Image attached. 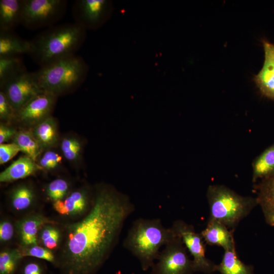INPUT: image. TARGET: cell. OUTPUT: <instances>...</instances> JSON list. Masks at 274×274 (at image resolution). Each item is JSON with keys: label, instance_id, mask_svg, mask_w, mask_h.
Segmentation results:
<instances>
[{"label": "cell", "instance_id": "10", "mask_svg": "<svg viewBox=\"0 0 274 274\" xmlns=\"http://www.w3.org/2000/svg\"><path fill=\"white\" fill-rule=\"evenodd\" d=\"M16 114L30 100L43 91L32 73L27 71L15 77L2 88Z\"/></svg>", "mask_w": 274, "mask_h": 274}, {"label": "cell", "instance_id": "8", "mask_svg": "<svg viewBox=\"0 0 274 274\" xmlns=\"http://www.w3.org/2000/svg\"><path fill=\"white\" fill-rule=\"evenodd\" d=\"M178 235L192 256L194 272L210 273L216 271L217 265L206 257L204 241L194 227L181 220L174 222L171 227Z\"/></svg>", "mask_w": 274, "mask_h": 274}, {"label": "cell", "instance_id": "24", "mask_svg": "<svg viewBox=\"0 0 274 274\" xmlns=\"http://www.w3.org/2000/svg\"><path fill=\"white\" fill-rule=\"evenodd\" d=\"M12 141L25 155L37 162L43 149L33 135L31 130H18Z\"/></svg>", "mask_w": 274, "mask_h": 274}, {"label": "cell", "instance_id": "6", "mask_svg": "<svg viewBox=\"0 0 274 274\" xmlns=\"http://www.w3.org/2000/svg\"><path fill=\"white\" fill-rule=\"evenodd\" d=\"M65 0H22L21 24L36 29L55 25L64 15Z\"/></svg>", "mask_w": 274, "mask_h": 274}, {"label": "cell", "instance_id": "5", "mask_svg": "<svg viewBox=\"0 0 274 274\" xmlns=\"http://www.w3.org/2000/svg\"><path fill=\"white\" fill-rule=\"evenodd\" d=\"M210 219L234 231L240 221L258 204L256 197L243 196L222 185H211L207 191Z\"/></svg>", "mask_w": 274, "mask_h": 274}, {"label": "cell", "instance_id": "21", "mask_svg": "<svg viewBox=\"0 0 274 274\" xmlns=\"http://www.w3.org/2000/svg\"><path fill=\"white\" fill-rule=\"evenodd\" d=\"M36 199L33 188L26 184H19L13 188L9 194L11 208L16 212H22L30 208Z\"/></svg>", "mask_w": 274, "mask_h": 274}, {"label": "cell", "instance_id": "23", "mask_svg": "<svg viewBox=\"0 0 274 274\" xmlns=\"http://www.w3.org/2000/svg\"><path fill=\"white\" fill-rule=\"evenodd\" d=\"M252 166L253 183L274 174V144L255 158Z\"/></svg>", "mask_w": 274, "mask_h": 274}, {"label": "cell", "instance_id": "26", "mask_svg": "<svg viewBox=\"0 0 274 274\" xmlns=\"http://www.w3.org/2000/svg\"><path fill=\"white\" fill-rule=\"evenodd\" d=\"M62 156L71 163H76L81 157L83 144L75 136L68 135L63 138L60 143Z\"/></svg>", "mask_w": 274, "mask_h": 274}, {"label": "cell", "instance_id": "2", "mask_svg": "<svg viewBox=\"0 0 274 274\" xmlns=\"http://www.w3.org/2000/svg\"><path fill=\"white\" fill-rule=\"evenodd\" d=\"M86 30L76 22L55 25L30 41L28 54L41 67L76 55L85 41Z\"/></svg>", "mask_w": 274, "mask_h": 274}, {"label": "cell", "instance_id": "33", "mask_svg": "<svg viewBox=\"0 0 274 274\" xmlns=\"http://www.w3.org/2000/svg\"><path fill=\"white\" fill-rule=\"evenodd\" d=\"M20 150L14 143L0 144V164L2 165L16 156Z\"/></svg>", "mask_w": 274, "mask_h": 274}, {"label": "cell", "instance_id": "3", "mask_svg": "<svg viewBox=\"0 0 274 274\" xmlns=\"http://www.w3.org/2000/svg\"><path fill=\"white\" fill-rule=\"evenodd\" d=\"M176 235L173 228L165 227L160 219L140 218L133 222L123 245L139 260L145 271L153 266L161 248Z\"/></svg>", "mask_w": 274, "mask_h": 274}, {"label": "cell", "instance_id": "25", "mask_svg": "<svg viewBox=\"0 0 274 274\" xmlns=\"http://www.w3.org/2000/svg\"><path fill=\"white\" fill-rule=\"evenodd\" d=\"M25 71L26 69L19 56L0 57V87Z\"/></svg>", "mask_w": 274, "mask_h": 274}, {"label": "cell", "instance_id": "9", "mask_svg": "<svg viewBox=\"0 0 274 274\" xmlns=\"http://www.w3.org/2000/svg\"><path fill=\"white\" fill-rule=\"evenodd\" d=\"M114 5L110 0H77L73 12L76 23L86 30L100 28L111 18Z\"/></svg>", "mask_w": 274, "mask_h": 274}, {"label": "cell", "instance_id": "15", "mask_svg": "<svg viewBox=\"0 0 274 274\" xmlns=\"http://www.w3.org/2000/svg\"><path fill=\"white\" fill-rule=\"evenodd\" d=\"M233 232L220 222L209 219L200 234L207 244L221 247L225 251L235 248Z\"/></svg>", "mask_w": 274, "mask_h": 274}, {"label": "cell", "instance_id": "19", "mask_svg": "<svg viewBox=\"0 0 274 274\" xmlns=\"http://www.w3.org/2000/svg\"><path fill=\"white\" fill-rule=\"evenodd\" d=\"M22 0L0 1V32L12 31L21 24Z\"/></svg>", "mask_w": 274, "mask_h": 274}, {"label": "cell", "instance_id": "1", "mask_svg": "<svg viewBox=\"0 0 274 274\" xmlns=\"http://www.w3.org/2000/svg\"><path fill=\"white\" fill-rule=\"evenodd\" d=\"M134 210L128 196L113 186H96L89 211L62 230L56 267L62 274H95L109 258Z\"/></svg>", "mask_w": 274, "mask_h": 274}, {"label": "cell", "instance_id": "22", "mask_svg": "<svg viewBox=\"0 0 274 274\" xmlns=\"http://www.w3.org/2000/svg\"><path fill=\"white\" fill-rule=\"evenodd\" d=\"M216 271L221 274H254L252 266L246 265L240 260L235 248L224 251Z\"/></svg>", "mask_w": 274, "mask_h": 274}, {"label": "cell", "instance_id": "32", "mask_svg": "<svg viewBox=\"0 0 274 274\" xmlns=\"http://www.w3.org/2000/svg\"><path fill=\"white\" fill-rule=\"evenodd\" d=\"M17 114L5 93L0 91V119L3 123L16 119Z\"/></svg>", "mask_w": 274, "mask_h": 274}, {"label": "cell", "instance_id": "16", "mask_svg": "<svg viewBox=\"0 0 274 274\" xmlns=\"http://www.w3.org/2000/svg\"><path fill=\"white\" fill-rule=\"evenodd\" d=\"M254 190L266 222L274 226V174L260 180L255 185Z\"/></svg>", "mask_w": 274, "mask_h": 274}, {"label": "cell", "instance_id": "27", "mask_svg": "<svg viewBox=\"0 0 274 274\" xmlns=\"http://www.w3.org/2000/svg\"><path fill=\"white\" fill-rule=\"evenodd\" d=\"M61 238L62 231L54 224L44 225L38 235L42 246L51 251L59 247Z\"/></svg>", "mask_w": 274, "mask_h": 274}, {"label": "cell", "instance_id": "13", "mask_svg": "<svg viewBox=\"0 0 274 274\" xmlns=\"http://www.w3.org/2000/svg\"><path fill=\"white\" fill-rule=\"evenodd\" d=\"M264 60L259 73L253 77L261 94L274 100V44L267 40H261Z\"/></svg>", "mask_w": 274, "mask_h": 274}, {"label": "cell", "instance_id": "34", "mask_svg": "<svg viewBox=\"0 0 274 274\" xmlns=\"http://www.w3.org/2000/svg\"><path fill=\"white\" fill-rule=\"evenodd\" d=\"M46 267L37 260H28L23 263L20 267V274H46Z\"/></svg>", "mask_w": 274, "mask_h": 274}, {"label": "cell", "instance_id": "11", "mask_svg": "<svg viewBox=\"0 0 274 274\" xmlns=\"http://www.w3.org/2000/svg\"><path fill=\"white\" fill-rule=\"evenodd\" d=\"M94 193L88 186L81 187L71 191L63 199L53 202V208L61 216L80 218L90 210Z\"/></svg>", "mask_w": 274, "mask_h": 274}, {"label": "cell", "instance_id": "7", "mask_svg": "<svg viewBox=\"0 0 274 274\" xmlns=\"http://www.w3.org/2000/svg\"><path fill=\"white\" fill-rule=\"evenodd\" d=\"M151 274H193L192 259L180 237L176 236L160 251Z\"/></svg>", "mask_w": 274, "mask_h": 274}, {"label": "cell", "instance_id": "28", "mask_svg": "<svg viewBox=\"0 0 274 274\" xmlns=\"http://www.w3.org/2000/svg\"><path fill=\"white\" fill-rule=\"evenodd\" d=\"M18 249H6L0 253V274H15L21 260Z\"/></svg>", "mask_w": 274, "mask_h": 274}, {"label": "cell", "instance_id": "35", "mask_svg": "<svg viewBox=\"0 0 274 274\" xmlns=\"http://www.w3.org/2000/svg\"><path fill=\"white\" fill-rule=\"evenodd\" d=\"M15 231V225L14 226L10 220H2L0 222L1 243H6L12 240Z\"/></svg>", "mask_w": 274, "mask_h": 274}, {"label": "cell", "instance_id": "12", "mask_svg": "<svg viewBox=\"0 0 274 274\" xmlns=\"http://www.w3.org/2000/svg\"><path fill=\"white\" fill-rule=\"evenodd\" d=\"M57 96L43 91L30 100L17 113L16 119L34 126L51 116Z\"/></svg>", "mask_w": 274, "mask_h": 274}, {"label": "cell", "instance_id": "18", "mask_svg": "<svg viewBox=\"0 0 274 274\" xmlns=\"http://www.w3.org/2000/svg\"><path fill=\"white\" fill-rule=\"evenodd\" d=\"M32 127L30 130L43 150L54 147L58 144L59 135L57 122L52 116Z\"/></svg>", "mask_w": 274, "mask_h": 274}, {"label": "cell", "instance_id": "31", "mask_svg": "<svg viewBox=\"0 0 274 274\" xmlns=\"http://www.w3.org/2000/svg\"><path fill=\"white\" fill-rule=\"evenodd\" d=\"M62 156L57 152L48 149L42 153L37 161L42 170L50 171L56 169L61 164Z\"/></svg>", "mask_w": 274, "mask_h": 274}, {"label": "cell", "instance_id": "4", "mask_svg": "<svg viewBox=\"0 0 274 274\" xmlns=\"http://www.w3.org/2000/svg\"><path fill=\"white\" fill-rule=\"evenodd\" d=\"M88 71L84 59L74 55L41 67L32 73L43 91L58 96L78 87L86 80Z\"/></svg>", "mask_w": 274, "mask_h": 274}, {"label": "cell", "instance_id": "30", "mask_svg": "<svg viewBox=\"0 0 274 274\" xmlns=\"http://www.w3.org/2000/svg\"><path fill=\"white\" fill-rule=\"evenodd\" d=\"M70 192V184L63 178L53 180L46 189V195L52 203L63 199Z\"/></svg>", "mask_w": 274, "mask_h": 274}, {"label": "cell", "instance_id": "20", "mask_svg": "<svg viewBox=\"0 0 274 274\" xmlns=\"http://www.w3.org/2000/svg\"><path fill=\"white\" fill-rule=\"evenodd\" d=\"M30 41L14 35L12 31L0 32V57L29 54Z\"/></svg>", "mask_w": 274, "mask_h": 274}, {"label": "cell", "instance_id": "36", "mask_svg": "<svg viewBox=\"0 0 274 274\" xmlns=\"http://www.w3.org/2000/svg\"><path fill=\"white\" fill-rule=\"evenodd\" d=\"M18 130L15 128L1 122L0 125V144H5L13 139Z\"/></svg>", "mask_w": 274, "mask_h": 274}, {"label": "cell", "instance_id": "14", "mask_svg": "<svg viewBox=\"0 0 274 274\" xmlns=\"http://www.w3.org/2000/svg\"><path fill=\"white\" fill-rule=\"evenodd\" d=\"M47 224L54 223L40 214L28 215L19 220L15 224V228L21 246L38 245L39 231Z\"/></svg>", "mask_w": 274, "mask_h": 274}, {"label": "cell", "instance_id": "29", "mask_svg": "<svg viewBox=\"0 0 274 274\" xmlns=\"http://www.w3.org/2000/svg\"><path fill=\"white\" fill-rule=\"evenodd\" d=\"M21 257H31L37 259L46 260L55 267L57 266V258L56 255L50 250L43 246L33 245L28 247H21L18 248Z\"/></svg>", "mask_w": 274, "mask_h": 274}, {"label": "cell", "instance_id": "17", "mask_svg": "<svg viewBox=\"0 0 274 274\" xmlns=\"http://www.w3.org/2000/svg\"><path fill=\"white\" fill-rule=\"evenodd\" d=\"M42 170L36 161L29 157L21 156L0 174L1 183H9L25 178Z\"/></svg>", "mask_w": 274, "mask_h": 274}]
</instances>
